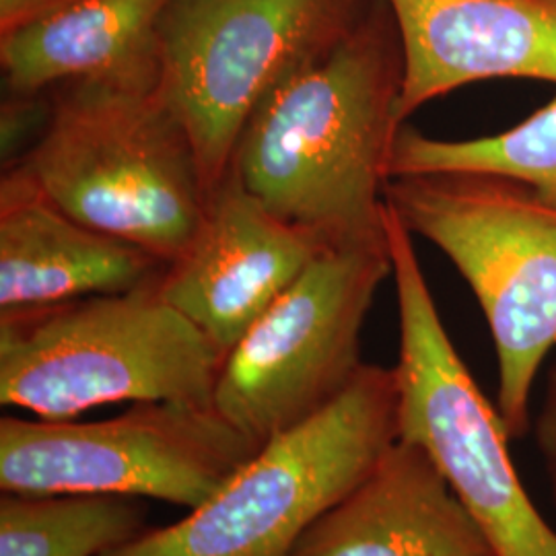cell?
Wrapping results in <instances>:
<instances>
[{
	"mask_svg": "<svg viewBox=\"0 0 556 556\" xmlns=\"http://www.w3.org/2000/svg\"><path fill=\"white\" fill-rule=\"evenodd\" d=\"M326 248L229 172L188 248L165 266L157 291L227 355Z\"/></svg>",
	"mask_w": 556,
	"mask_h": 556,
	"instance_id": "10",
	"label": "cell"
},
{
	"mask_svg": "<svg viewBox=\"0 0 556 556\" xmlns=\"http://www.w3.org/2000/svg\"><path fill=\"white\" fill-rule=\"evenodd\" d=\"M396 439V369L365 363L334 402L262 443L206 503L103 556H291Z\"/></svg>",
	"mask_w": 556,
	"mask_h": 556,
	"instance_id": "5",
	"label": "cell"
},
{
	"mask_svg": "<svg viewBox=\"0 0 556 556\" xmlns=\"http://www.w3.org/2000/svg\"><path fill=\"white\" fill-rule=\"evenodd\" d=\"M147 528V507L137 497H0V556H103Z\"/></svg>",
	"mask_w": 556,
	"mask_h": 556,
	"instance_id": "15",
	"label": "cell"
},
{
	"mask_svg": "<svg viewBox=\"0 0 556 556\" xmlns=\"http://www.w3.org/2000/svg\"><path fill=\"white\" fill-rule=\"evenodd\" d=\"M390 277L388 239L326 248L227 353L215 408L258 445L318 415L365 365L361 332Z\"/></svg>",
	"mask_w": 556,
	"mask_h": 556,
	"instance_id": "9",
	"label": "cell"
},
{
	"mask_svg": "<svg viewBox=\"0 0 556 556\" xmlns=\"http://www.w3.org/2000/svg\"><path fill=\"white\" fill-rule=\"evenodd\" d=\"M68 0H0V36L59 9Z\"/></svg>",
	"mask_w": 556,
	"mask_h": 556,
	"instance_id": "18",
	"label": "cell"
},
{
	"mask_svg": "<svg viewBox=\"0 0 556 556\" xmlns=\"http://www.w3.org/2000/svg\"><path fill=\"white\" fill-rule=\"evenodd\" d=\"M13 169L73 219L165 266L199 231L211 194L184 124L160 89L66 85L48 96Z\"/></svg>",
	"mask_w": 556,
	"mask_h": 556,
	"instance_id": "2",
	"label": "cell"
},
{
	"mask_svg": "<svg viewBox=\"0 0 556 556\" xmlns=\"http://www.w3.org/2000/svg\"><path fill=\"white\" fill-rule=\"evenodd\" d=\"M225 353L157 291L0 312V402L66 420L116 402L213 404Z\"/></svg>",
	"mask_w": 556,
	"mask_h": 556,
	"instance_id": "3",
	"label": "cell"
},
{
	"mask_svg": "<svg viewBox=\"0 0 556 556\" xmlns=\"http://www.w3.org/2000/svg\"><path fill=\"white\" fill-rule=\"evenodd\" d=\"M445 172L517 179L556 206V98L491 137L433 139L404 124L392 149L390 178Z\"/></svg>",
	"mask_w": 556,
	"mask_h": 556,
	"instance_id": "16",
	"label": "cell"
},
{
	"mask_svg": "<svg viewBox=\"0 0 556 556\" xmlns=\"http://www.w3.org/2000/svg\"><path fill=\"white\" fill-rule=\"evenodd\" d=\"M386 202L472 289L497 351V408L530 431L538 374L556 346V206L517 179L445 172L390 178Z\"/></svg>",
	"mask_w": 556,
	"mask_h": 556,
	"instance_id": "4",
	"label": "cell"
},
{
	"mask_svg": "<svg viewBox=\"0 0 556 556\" xmlns=\"http://www.w3.org/2000/svg\"><path fill=\"white\" fill-rule=\"evenodd\" d=\"M165 264L73 219L9 167L0 181V312L128 293Z\"/></svg>",
	"mask_w": 556,
	"mask_h": 556,
	"instance_id": "13",
	"label": "cell"
},
{
	"mask_svg": "<svg viewBox=\"0 0 556 556\" xmlns=\"http://www.w3.org/2000/svg\"><path fill=\"white\" fill-rule=\"evenodd\" d=\"M169 2L68 0L2 34L0 66L9 98L34 103L79 83L160 89V25Z\"/></svg>",
	"mask_w": 556,
	"mask_h": 556,
	"instance_id": "14",
	"label": "cell"
},
{
	"mask_svg": "<svg viewBox=\"0 0 556 556\" xmlns=\"http://www.w3.org/2000/svg\"><path fill=\"white\" fill-rule=\"evenodd\" d=\"M534 431H536L538 450L544 457L546 472L551 480L553 501L556 503V365L546 379V392H544Z\"/></svg>",
	"mask_w": 556,
	"mask_h": 556,
	"instance_id": "17",
	"label": "cell"
},
{
	"mask_svg": "<svg viewBox=\"0 0 556 556\" xmlns=\"http://www.w3.org/2000/svg\"><path fill=\"white\" fill-rule=\"evenodd\" d=\"M402 48L397 118L466 85H556V0H381Z\"/></svg>",
	"mask_w": 556,
	"mask_h": 556,
	"instance_id": "11",
	"label": "cell"
},
{
	"mask_svg": "<svg viewBox=\"0 0 556 556\" xmlns=\"http://www.w3.org/2000/svg\"><path fill=\"white\" fill-rule=\"evenodd\" d=\"M291 556H495L477 521L413 441L378 464L299 540Z\"/></svg>",
	"mask_w": 556,
	"mask_h": 556,
	"instance_id": "12",
	"label": "cell"
},
{
	"mask_svg": "<svg viewBox=\"0 0 556 556\" xmlns=\"http://www.w3.org/2000/svg\"><path fill=\"white\" fill-rule=\"evenodd\" d=\"M358 0H172L161 17V91L199 155L208 194L227 178L260 103L334 46Z\"/></svg>",
	"mask_w": 556,
	"mask_h": 556,
	"instance_id": "7",
	"label": "cell"
},
{
	"mask_svg": "<svg viewBox=\"0 0 556 556\" xmlns=\"http://www.w3.org/2000/svg\"><path fill=\"white\" fill-rule=\"evenodd\" d=\"M215 404L139 402L79 422L0 418V491L119 495L197 509L258 452Z\"/></svg>",
	"mask_w": 556,
	"mask_h": 556,
	"instance_id": "8",
	"label": "cell"
},
{
	"mask_svg": "<svg viewBox=\"0 0 556 556\" xmlns=\"http://www.w3.org/2000/svg\"><path fill=\"white\" fill-rule=\"evenodd\" d=\"M402 48L396 25H355L262 101L231 169L282 219L330 248L386 239V186L397 132Z\"/></svg>",
	"mask_w": 556,
	"mask_h": 556,
	"instance_id": "1",
	"label": "cell"
},
{
	"mask_svg": "<svg viewBox=\"0 0 556 556\" xmlns=\"http://www.w3.org/2000/svg\"><path fill=\"white\" fill-rule=\"evenodd\" d=\"M400 351L397 438L420 445L477 521L495 556H556V530L538 511L509 454L497 406L459 357L415 248L386 202Z\"/></svg>",
	"mask_w": 556,
	"mask_h": 556,
	"instance_id": "6",
	"label": "cell"
}]
</instances>
